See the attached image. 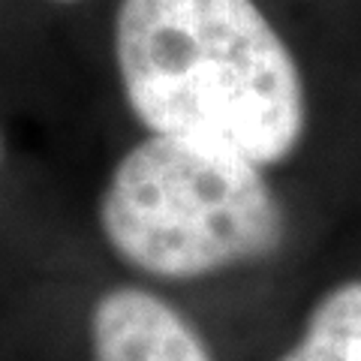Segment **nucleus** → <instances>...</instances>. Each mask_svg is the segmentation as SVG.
<instances>
[{"instance_id": "6", "label": "nucleus", "mask_w": 361, "mask_h": 361, "mask_svg": "<svg viewBox=\"0 0 361 361\" xmlns=\"http://www.w3.org/2000/svg\"><path fill=\"white\" fill-rule=\"evenodd\" d=\"M0 154H4V151H0Z\"/></svg>"}, {"instance_id": "3", "label": "nucleus", "mask_w": 361, "mask_h": 361, "mask_svg": "<svg viewBox=\"0 0 361 361\" xmlns=\"http://www.w3.org/2000/svg\"><path fill=\"white\" fill-rule=\"evenodd\" d=\"M94 361H214L199 331L154 292L121 286L90 310Z\"/></svg>"}, {"instance_id": "4", "label": "nucleus", "mask_w": 361, "mask_h": 361, "mask_svg": "<svg viewBox=\"0 0 361 361\" xmlns=\"http://www.w3.org/2000/svg\"><path fill=\"white\" fill-rule=\"evenodd\" d=\"M280 361H361V280L325 292L301 341Z\"/></svg>"}, {"instance_id": "1", "label": "nucleus", "mask_w": 361, "mask_h": 361, "mask_svg": "<svg viewBox=\"0 0 361 361\" xmlns=\"http://www.w3.org/2000/svg\"><path fill=\"white\" fill-rule=\"evenodd\" d=\"M115 58L133 115L154 135L283 163L307 127L289 45L253 0H121Z\"/></svg>"}, {"instance_id": "5", "label": "nucleus", "mask_w": 361, "mask_h": 361, "mask_svg": "<svg viewBox=\"0 0 361 361\" xmlns=\"http://www.w3.org/2000/svg\"><path fill=\"white\" fill-rule=\"evenodd\" d=\"M58 4H75V0H58Z\"/></svg>"}, {"instance_id": "2", "label": "nucleus", "mask_w": 361, "mask_h": 361, "mask_svg": "<svg viewBox=\"0 0 361 361\" xmlns=\"http://www.w3.org/2000/svg\"><path fill=\"white\" fill-rule=\"evenodd\" d=\"M99 226L123 262L166 280L265 259L286 235L256 163L172 135H151L115 166Z\"/></svg>"}]
</instances>
